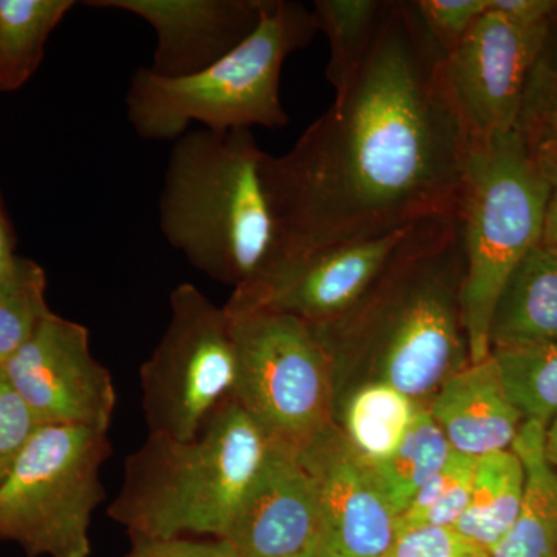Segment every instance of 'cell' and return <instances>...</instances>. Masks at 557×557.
<instances>
[{
  "label": "cell",
  "instance_id": "cell-3",
  "mask_svg": "<svg viewBox=\"0 0 557 557\" xmlns=\"http://www.w3.org/2000/svg\"><path fill=\"white\" fill-rule=\"evenodd\" d=\"M251 131L186 132L172 146L160 228L194 269L237 288L269 269L276 223Z\"/></svg>",
  "mask_w": 557,
  "mask_h": 557
},
{
  "label": "cell",
  "instance_id": "cell-20",
  "mask_svg": "<svg viewBox=\"0 0 557 557\" xmlns=\"http://www.w3.org/2000/svg\"><path fill=\"white\" fill-rule=\"evenodd\" d=\"M388 9L387 0H317L313 3L311 13L318 32L324 33L329 40L325 76L335 97L350 87L368 61Z\"/></svg>",
  "mask_w": 557,
  "mask_h": 557
},
{
  "label": "cell",
  "instance_id": "cell-6",
  "mask_svg": "<svg viewBox=\"0 0 557 557\" xmlns=\"http://www.w3.org/2000/svg\"><path fill=\"white\" fill-rule=\"evenodd\" d=\"M549 189L548 174L519 127L472 141L458 212L471 362L491 357L494 307L512 270L541 244Z\"/></svg>",
  "mask_w": 557,
  "mask_h": 557
},
{
  "label": "cell",
  "instance_id": "cell-16",
  "mask_svg": "<svg viewBox=\"0 0 557 557\" xmlns=\"http://www.w3.org/2000/svg\"><path fill=\"white\" fill-rule=\"evenodd\" d=\"M454 453L471 458L511 449L523 420L509 401L496 362H469L428 405Z\"/></svg>",
  "mask_w": 557,
  "mask_h": 557
},
{
  "label": "cell",
  "instance_id": "cell-32",
  "mask_svg": "<svg viewBox=\"0 0 557 557\" xmlns=\"http://www.w3.org/2000/svg\"><path fill=\"white\" fill-rule=\"evenodd\" d=\"M490 10L496 11L520 27L544 28L552 25L557 2H552V0H490Z\"/></svg>",
  "mask_w": 557,
  "mask_h": 557
},
{
  "label": "cell",
  "instance_id": "cell-22",
  "mask_svg": "<svg viewBox=\"0 0 557 557\" xmlns=\"http://www.w3.org/2000/svg\"><path fill=\"white\" fill-rule=\"evenodd\" d=\"M73 7V0H0V91L32 78L51 32Z\"/></svg>",
  "mask_w": 557,
  "mask_h": 557
},
{
  "label": "cell",
  "instance_id": "cell-26",
  "mask_svg": "<svg viewBox=\"0 0 557 557\" xmlns=\"http://www.w3.org/2000/svg\"><path fill=\"white\" fill-rule=\"evenodd\" d=\"M475 460L454 453L434 478L429 479L406 511L399 523H423L454 530L467 511L474 480Z\"/></svg>",
  "mask_w": 557,
  "mask_h": 557
},
{
  "label": "cell",
  "instance_id": "cell-1",
  "mask_svg": "<svg viewBox=\"0 0 557 557\" xmlns=\"http://www.w3.org/2000/svg\"><path fill=\"white\" fill-rule=\"evenodd\" d=\"M472 141L445 54L412 2H391L350 87L288 152L263 156L277 234L270 265L458 215Z\"/></svg>",
  "mask_w": 557,
  "mask_h": 557
},
{
  "label": "cell",
  "instance_id": "cell-10",
  "mask_svg": "<svg viewBox=\"0 0 557 557\" xmlns=\"http://www.w3.org/2000/svg\"><path fill=\"white\" fill-rule=\"evenodd\" d=\"M412 226L273 263L234 288L223 309L228 313L274 311L311 325L333 321L357 306Z\"/></svg>",
  "mask_w": 557,
  "mask_h": 557
},
{
  "label": "cell",
  "instance_id": "cell-12",
  "mask_svg": "<svg viewBox=\"0 0 557 557\" xmlns=\"http://www.w3.org/2000/svg\"><path fill=\"white\" fill-rule=\"evenodd\" d=\"M549 27L525 28L490 10L445 57L450 94L474 138L519 127L528 81Z\"/></svg>",
  "mask_w": 557,
  "mask_h": 557
},
{
  "label": "cell",
  "instance_id": "cell-35",
  "mask_svg": "<svg viewBox=\"0 0 557 557\" xmlns=\"http://www.w3.org/2000/svg\"><path fill=\"white\" fill-rule=\"evenodd\" d=\"M545 456L549 463L557 468V416L549 421L545 431Z\"/></svg>",
  "mask_w": 557,
  "mask_h": 557
},
{
  "label": "cell",
  "instance_id": "cell-11",
  "mask_svg": "<svg viewBox=\"0 0 557 557\" xmlns=\"http://www.w3.org/2000/svg\"><path fill=\"white\" fill-rule=\"evenodd\" d=\"M42 426L108 434L116 406L112 375L90 350L89 330L51 313L2 366Z\"/></svg>",
  "mask_w": 557,
  "mask_h": 557
},
{
  "label": "cell",
  "instance_id": "cell-18",
  "mask_svg": "<svg viewBox=\"0 0 557 557\" xmlns=\"http://www.w3.org/2000/svg\"><path fill=\"white\" fill-rule=\"evenodd\" d=\"M545 431L523 421L511 449L525 469V487L515 525L490 557H557V469L545 456Z\"/></svg>",
  "mask_w": 557,
  "mask_h": 557
},
{
  "label": "cell",
  "instance_id": "cell-30",
  "mask_svg": "<svg viewBox=\"0 0 557 557\" xmlns=\"http://www.w3.org/2000/svg\"><path fill=\"white\" fill-rule=\"evenodd\" d=\"M126 557H237L225 539L190 541V539L132 537V548Z\"/></svg>",
  "mask_w": 557,
  "mask_h": 557
},
{
  "label": "cell",
  "instance_id": "cell-37",
  "mask_svg": "<svg viewBox=\"0 0 557 557\" xmlns=\"http://www.w3.org/2000/svg\"><path fill=\"white\" fill-rule=\"evenodd\" d=\"M461 557H490V556L483 555V553L471 552V553H467V555L461 556Z\"/></svg>",
  "mask_w": 557,
  "mask_h": 557
},
{
  "label": "cell",
  "instance_id": "cell-34",
  "mask_svg": "<svg viewBox=\"0 0 557 557\" xmlns=\"http://www.w3.org/2000/svg\"><path fill=\"white\" fill-rule=\"evenodd\" d=\"M17 256L14 252V234L11 228L5 209H3L2 199H0V273L13 265Z\"/></svg>",
  "mask_w": 557,
  "mask_h": 557
},
{
  "label": "cell",
  "instance_id": "cell-9",
  "mask_svg": "<svg viewBox=\"0 0 557 557\" xmlns=\"http://www.w3.org/2000/svg\"><path fill=\"white\" fill-rule=\"evenodd\" d=\"M159 346L141 366L143 410L149 434L193 440L233 394L236 350L230 318L199 288L180 284Z\"/></svg>",
  "mask_w": 557,
  "mask_h": 557
},
{
  "label": "cell",
  "instance_id": "cell-15",
  "mask_svg": "<svg viewBox=\"0 0 557 557\" xmlns=\"http://www.w3.org/2000/svg\"><path fill=\"white\" fill-rule=\"evenodd\" d=\"M313 483L295 450L270 445L226 531L237 557H300L317 544Z\"/></svg>",
  "mask_w": 557,
  "mask_h": 557
},
{
  "label": "cell",
  "instance_id": "cell-7",
  "mask_svg": "<svg viewBox=\"0 0 557 557\" xmlns=\"http://www.w3.org/2000/svg\"><path fill=\"white\" fill-rule=\"evenodd\" d=\"M108 434L42 426L0 483V541L28 557H90L91 516L104 500Z\"/></svg>",
  "mask_w": 557,
  "mask_h": 557
},
{
  "label": "cell",
  "instance_id": "cell-23",
  "mask_svg": "<svg viewBox=\"0 0 557 557\" xmlns=\"http://www.w3.org/2000/svg\"><path fill=\"white\" fill-rule=\"evenodd\" d=\"M454 450L428 408H418L408 434L387 460L370 465L398 518L420 487L448 463Z\"/></svg>",
  "mask_w": 557,
  "mask_h": 557
},
{
  "label": "cell",
  "instance_id": "cell-33",
  "mask_svg": "<svg viewBox=\"0 0 557 557\" xmlns=\"http://www.w3.org/2000/svg\"><path fill=\"white\" fill-rule=\"evenodd\" d=\"M552 189H549L547 212H545L544 231L541 244L557 252V170L547 172Z\"/></svg>",
  "mask_w": 557,
  "mask_h": 557
},
{
  "label": "cell",
  "instance_id": "cell-21",
  "mask_svg": "<svg viewBox=\"0 0 557 557\" xmlns=\"http://www.w3.org/2000/svg\"><path fill=\"white\" fill-rule=\"evenodd\" d=\"M344 435L369 465L387 460L408 434L418 406L386 383H366L351 388L339 405ZM336 417V412H335Z\"/></svg>",
  "mask_w": 557,
  "mask_h": 557
},
{
  "label": "cell",
  "instance_id": "cell-28",
  "mask_svg": "<svg viewBox=\"0 0 557 557\" xmlns=\"http://www.w3.org/2000/svg\"><path fill=\"white\" fill-rule=\"evenodd\" d=\"M40 428L30 406L0 368V483Z\"/></svg>",
  "mask_w": 557,
  "mask_h": 557
},
{
  "label": "cell",
  "instance_id": "cell-2",
  "mask_svg": "<svg viewBox=\"0 0 557 557\" xmlns=\"http://www.w3.org/2000/svg\"><path fill=\"white\" fill-rule=\"evenodd\" d=\"M463 284L460 215L416 223L357 306L313 325L335 392L346 379H362L358 386L386 383L428 408L471 362Z\"/></svg>",
  "mask_w": 557,
  "mask_h": 557
},
{
  "label": "cell",
  "instance_id": "cell-29",
  "mask_svg": "<svg viewBox=\"0 0 557 557\" xmlns=\"http://www.w3.org/2000/svg\"><path fill=\"white\" fill-rule=\"evenodd\" d=\"M471 552L449 528L399 523L397 537L383 557H461Z\"/></svg>",
  "mask_w": 557,
  "mask_h": 557
},
{
  "label": "cell",
  "instance_id": "cell-25",
  "mask_svg": "<svg viewBox=\"0 0 557 557\" xmlns=\"http://www.w3.org/2000/svg\"><path fill=\"white\" fill-rule=\"evenodd\" d=\"M47 277L38 263L17 256L0 273V368L53 311L46 299Z\"/></svg>",
  "mask_w": 557,
  "mask_h": 557
},
{
  "label": "cell",
  "instance_id": "cell-4",
  "mask_svg": "<svg viewBox=\"0 0 557 557\" xmlns=\"http://www.w3.org/2000/svg\"><path fill=\"white\" fill-rule=\"evenodd\" d=\"M269 449L262 429L230 395L196 438L149 434L126 458L109 518L131 537L223 539Z\"/></svg>",
  "mask_w": 557,
  "mask_h": 557
},
{
  "label": "cell",
  "instance_id": "cell-31",
  "mask_svg": "<svg viewBox=\"0 0 557 557\" xmlns=\"http://www.w3.org/2000/svg\"><path fill=\"white\" fill-rule=\"evenodd\" d=\"M519 131L531 150L557 145V76L545 90L541 104L522 110Z\"/></svg>",
  "mask_w": 557,
  "mask_h": 557
},
{
  "label": "cell",
  "instance_id": "cell-8",
  "mask_svg": "<svg viewBox=\"0 0 557 557\" xmlns=\"http://www.w3.org/2000/svg\"><path fill=\"white\" fill-rule=\"evenodd\" d=\"M226 314L237 359L231 397L259 424L270 445L298 453L335 423L327 351L313 325L289 314Z\"/></svg>",
  "mask_w": 557,
  "mask_h": 557
},
{
  "label": "cell",
  "instance_id": "cell-19",
  "mask_svg": "<svg viewBox=\"0 0 557 557\" xmlns=\"http://www.w3.org/2000/svg\"><path fill=\"white\" fill-rule=\"evenodd\" d=\"M525 487V469L512 449L475 460L467 511L454 531L474 552L490 553L515 525Z\"/></svg>",
  "mask_w": 557,
  "mask_h": 557
},
{
  "label": "cell",
  "instance_id": "cell-38",
  "mask_svg": "<svg viewBox=\"0 0 557 557\" xmlns=\"http://www.w3.org/2000/svg\"><path fill=\"white\" fill-rule=\"evenodd\" d=\"M300 557H318V556H317V552H314V547H313V548H310L309 552L304 553V555Z\"/></svg>",
  "mask_w": 557,
  "mask_h": 557
},
{
  "label": "cell",
  "instance_id": "cell-13",
  "mask_svg": "<svg viewBox=\"0 0 557 557\" xmlns=\"http://www.w3.org/2000/svg\"><path fill=\"white\" fill-rule=\"evenodd\" d=\"M317 497L318 557H383L397 537L399 518L338 423L298 450Z\"/></svg>",
  "mask_w": 557,
  "mask_h": 557
},
{
  "label": "cell",
  "instance_id": "cell-14",
  "mask_svg": "<svg viewBox=\"0 0 557 557\" xmlns=\"http://www.w3.org/2000/svg\"><path fill=\"white\" fill-rule=\"evenodd\" d=\"M148 22L157 46L150 65L163 78L203 72L256 32L269 0H87Z\"/></svg>",
  "mask_w": 557,
  "mask_h": 557
},
{
  "label": "cell",
  "instance_id": "cell-5",
  "mask_svg": "<svg viewBox=\"0 0 557 557\" xmlns=\"http://www.w3.org/2000/svg\"><path fill=\"white\" fill-rule=\"evenodd\" d=\"M317 33L313 13L302 3L269 0L256 32L203 72L163 78L138 69L127 89V120L139 137L153 141L177 139L190 123L212 132L287 126L278 95L282 67Z\"/></svg>",
  "mask_w": 557,
  "mask_h": 557
},
{
  "label": "cell",
  "instance_id": "cell-17",
  "mask_svg": "<svg viewBox=\"0 0 557 557\" xmlns=\"http://www.w3.org/2000/svg\"><path fill=\"white\" fill-rule=\"evenodd\" d=\"M557 344V252L537 244L512 270L490 324V347Z\"/></svg>",
  "mask_w": 557,
  "mask_h": 557
},
{
  "label": "cell",
  "instance_id": "cell-36",
  "mask_svg": "<svg viewBox=\"0 0 557 557\" xmlns=\"http://www.w3.org/2000/svg\"><path fill=\"white\" fill-rule=\"evenodd\" d=\"M533 153L545 172L557 170V145L545 146V148L533 150Z\"/></svg>",
  "mask_w": 557,
  "mask_h": 557
},
{
  "label": "cell",
  "instance_id": "cell-24",
  "mask_svg": "<svg viewBox=\"0 0 557 557\" xmlns=\"http://www.w3.org/2000/svg\"><path fill=\"white\" fill-rule=\"evenodd\" d=\"M491 357L522 420L548 426L557 416V344L498 346Z\"/></svg>",
  "mask_w": 557,
  "mask_h": 557
},
{
  "label": "cell",
  "instance_id": "cell-27",
  "mask_svg": "<svg viewBox=\"0 0 557 557\" xmlns=\"http://www.w3.org/2000/svg\"><path fill=\"white\" fill-rule=\"evenodd\" d=\"M424 30L445 57L486 13L490 0H413Z\"/></svg>",
  "mask_w": 557,
  "mask_h": 557
}]
</instances>
